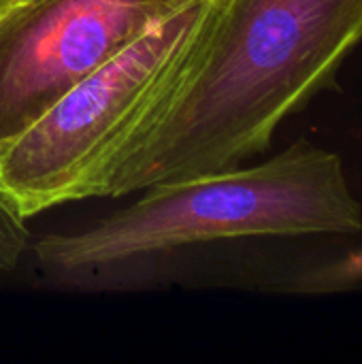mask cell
<instances>
[{
	"instance_id": "cell-5",
	"label": "cell",
	"mask_w": 362,
	"mask_h": 364,
	"mask_svg": "<svg viewBox=\"0 0 362 364\" xmlns=\"http://www.w3.org/2000/svg\"><path fill=\"white\" fill-rule=\"evenodd\" d=\"M358 284H362V247L350 250L348 254L331 262L309 267L297 273L294 277H290L288 284L280 286L277 290L303 296H324L348 292Z\"/></svg>"
},
{
	"instance_id": "cell-2",
	"label": "cell",
	"mask_w": 362,
	"mask_h": 364,
	"mask_svg": "<svg viewBox=\"0 0 362 364\" xmlns=\"http://www.w3.org/2000/svg\"><path fill=\"white\" fill-rule=\"evenodd\" d=\"M141 192L85 230L38 239L41 264L77 273L226 239L362 230V205L341 156L305 139L254 166L160 181Z\"/></svg>"
},
{
	"instance_id": "cell-6",
	"label": "cell",
	"mask_w": 362,
	"mask_h": 364,
	"mask_svg": "<svg viewBox=\"0 0 362 364\" xmlns=\"http://www.w3.org/2000/svg\"><path fill=\"white\" fill-rule=\"evenodd\" d=\"M30 247L26 220L0 194V271H15Z\"/></svg>"
},
{
	"instance_id": "cell-1",
	"label": "cell",
	"mask_w": 362,
	"mask_h": 364,
	"mask_svg": "<svg viewBox=\"0 0 362 364\" xmlns=\"http://www.w3.org/2000/svg\"><path fill=\"white\" fill-rule=\"evenodd\" d=\"M362 43V0H218L183 79L100 198L243 166L326 90Z\"/></svg>"
},
{
	"instance_id": "cell-3",
	"label": "cell",
	"mask_w": 362,
	"mask_h": 364,
	"mask_svg": "<svg viewBox=\"0 0 362 364\" xmlns=\"http://www.w3.org/2000/svg\"><path fill=\"white\" fill-rule=\"evenodd\" d=\"M215 6L218 0L186 4L0 145V194L26 222L100 198L115 164L183 79Z\"/></svg>"
},
{
	"instance_id": "cell-4",
	"label": "cell",
	"mask_w": 362,
	"mask_h": 364,
	"mask_svg": "<svg viewBox=\"0 0 362 364\" xmlns=\"http://www.w3.org/2000/svg\"><path fill=\"white\" fill-rule=\"evenodd\" d=\"M194 0H0V145Z\"/></svg>"
}]
</instances>
